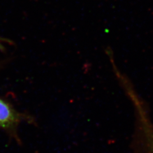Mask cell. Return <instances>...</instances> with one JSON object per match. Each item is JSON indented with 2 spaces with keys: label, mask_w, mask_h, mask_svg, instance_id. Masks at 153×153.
<instances>
[{
  "label": "cell",
  "mask_w": 153,
  "mask_h": 153,
  "mask_svg": "<svg viewBox=\"0 0 153 153\" xmlns=\"http://www.w3.org/2000/svg\"><path fill=\"white\" fill-rule=\"evenodd\" d=\"M125 94L133 107L135 117V143L142 153H153V123L147 103L133 86Z\"/></svg>",
  "instance_id": "6da1fadb"
},
{
  "label": "cell",
  "mask_w": 153,
  "mask_h": 153,
  "mask_svg": "<svg viewBox=\"0 0 153 153\" xmlns=\"http://www.w3.org/2000/svg\"><path fill=\"white\" fill-rule=\"evenodd\" d=\"M25 116L16 111L10 105L0 98V127L21 143L17 135V128Z\"/></svg>",
  "instance_id": "7a4b0ae2"
}]
</instances>
